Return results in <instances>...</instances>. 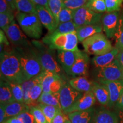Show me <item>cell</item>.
<instances>
[{"label":"cell","mask_w":123,"mask_h":123,"mask_svg":"<svg viewBox=\"0 0 123 123\" xmlns=\"http://www.w3.org/2000/svg\"><path fill=\"white\" fill-rule=\"evenodd\" d=\"M9 85L11 88L13 96L15 101L18 102H24V93L21 84L16 83L7 81Z\"/></svg>","instance_id":"35"},{"label":"cell","mask_w":123,"mask_h":123,"mask_svg":"<svg viewBox=\"0 0 123 123\" xmlns=\"http://www.w3.org/2000/svg\"><path fill=\"white\" fill-rule=\"evenodd\" d=\"M6 1L8 3L9 5L10 6V7H12V9L13 10H16V7H15V0H6Z\"/></svg>","instance_id":"49"},{"label":"cell","mask_w":123,"mask_h":123,"mask_svg":"<svg viewBox=\"0 0 123 123\" xmlns=\"http://www.w3.org/2000/svg\"><path fill=\"white\" fill-rule=\"evenodd\" d=\"M116 59H117L118 62H119L121 68L123 70V50L119 51L118 54L117 56Z\"/></svg>","instance_id":"48"},{"label":"cell","mask_w":123,"mask_h":123,"mask_svg":"<svg viewBox=\"0 0 123 123\" xmlns=\"http://www.w3.org/2000/svg\"><path fill=\"white\" fill-rule=\"evenodd\" d=\"M99 82L107 86L108 89L110 102L108 106L112 107L116 105L123 92V79L117 81H101Z\"/></svg>","instance_id":"14"},{"label":"cell","mask_w":123,"mask_h":123,"mask_svg":"<svg viewBox=\"0 0 123 123\" xmlns=\"http://www.w3.org/2000/svg\"><path fill=\"white\" fill-rule=\"evenodd\" d=\"M43 93V89L42 86V81L38 82L35 84L30 91L29 94V100H30V107L32 106L38 105V100L39 99Z\"/></svg>","instance_id":"30"},{"label":"cell","mask_w":123,"mask_h":123,"mask_svg":"<svg viewBox=\"0 0 123 123\" xmlns=\"http://www.w3.org/2000/svg\"><path fill=\"white\" fill-rule=\"evenodd\" d=\"M42 41L53 50L70 51L79 50L76 31L66 34L49 33L43 38Z\"/></svg>","instance_id":"4"},{"label":"cell","mask_w":123,"mask_h":123,"mask_svg":"<svg viewBox=\"0 0 123 123\" xmlns=\"http://www.w3.org/2000/svg\"><path fill=\"white\" fill-rule=\"evenodd\" d=\"M70 85L78 91L81 93L92 91L93 82L91 81L84 76L75 77L69 80Z\"/></svg>","instance_id":"22"},{"label":"cell","mask_w":123,"mask_h":123,"mask_svg":"<svg viewBox=\"0 0 123 123\" xmlns=\"http://www.w3.org/2000/svg\"><path fill=\"white\" fill-rule=\"evenodd\" d=\"M115 47L119 51L123 50V14L120 16L119 25L115 34Z\"/></svg>","instance_id":"33"},{"label":"cell","mask_w":123,"mask_h":123,"mask_svg":"<svg viewBox=\"0 0 123 123\" xmlns=\"http://www.w3.org/2000/svg\"><path fill=\"white\" fill-rule=\"evenodd\" d=\"M120 14L119 12H107L101 18L103 30L108 38L114 37L119 25Z\"/></svg>","instance_id":"11"},{"label":"cell","mask_w":123,"mask_h":123,"mask_svg":"<svg viewBox=\"0 0 123 123\" xmlns=\"http://www.w3.org/2000/svg\"><path fill=\"white\" fill-rule=\"evenodd\" d=\"M78 27L73 22V21L70 22L62 23L58 25L56 28L52 33L55 34H66L70 33H74L76 31Z\"/></svg>","instance_id":"32"},{"label":"cell","mask_w":123,"mask_h":123,"mask_svg":"<svg viewBox=\"0 0 123 123\" xmlns=\"http://www.w3.org/2000/svg\"><path fill=\"white\" fill-rule=\"evenodd\" d=\"M95 115V110L91 108L82 111L73 112L67 115L71 123H91Z\"/></svg>","instance_id":"17"},{"label":"cell","mask_w":123,"mask_h":123,"mask_svg":"<svg viewBox=\"0 0 123 123\" xmlns=\"http://www.w3.org/2000/svg\"><path fill=\"white\" fill-rule=\"evenodd\" d=\"M30 112L34 117L35 123H47L43 112L38 105L30 107Z\"/></svg>","instance_id":"37"},{"label":"cell","mask_w":123,"mask_h":123,"mask_svg":"<svg viewBox=\"0 0 123 123\" xmlns=\"http://www.w3.org/2000/svg\"><path fill=\"white\" fill-rule=\"evenodd\" d=\"M83 93L73 88L69 83H65L59 92V100L63 111L72 106Z\"/></svg>","instance_id":"10"},{"label":"cell","mask_w":123,"mask_h":123,"mask_svg":"<svg viewBox=\"0 0 123 123\" xmlns=\"http://www.w3.org/2000/svg\"><path fill=\"white\" fill-rule=\"evenodd\" d=\"M95 74L99 81H117L123 79V70L117 59L108 65L96 68Z\"/></svg>","instance_id":"7"},{"label":"cell","mask_w":123,"mask_h":123,"mask_svg":"<svg viewBox=\"0 0 123 123\" xmlns=\"http://www.w3.org/2000/svg\"><path fill=\"white\" fill-rule=\"evenodd\" d=\"M17 117L19 118L22 121L23 123H35L34 117L30 112V110L24 111Z\"/></svg>","instance_id":"41"},{"label":"cell","mask_w":123,"mask_h":123,"mask_svg":"<svg viewBox=\"0 0 123 123\" xmlns=\"http://www.w3.org/2000/svg\"><path fill=\"white\" fill-rule=\"evenodd\" d=\"M6 120L5 110L4 105L1 104L0 105V123H3Z\"/></svg>","instance_id":"46"},{"label":"cell","mask_w":123,"mask_h":123,"mask_svg":"<svg viewBox=\"0 0 123 123\" xmlns=\"http://www.w3.org/2000/svg\"><path fill=\"white\" fill-rule=\"evenodd\" d=\"M38 103L53 105L62 110L59 100V92L56 93L43 92L38 99Z\"/></svg>","instance_id":"26"},{"label":"cell","mask_w":123,"mask_h":123,"mask_svg":"<svg viewBox=\"0 0 123 123\" xmlns=\"http://www.w3.org/2000/svg\"><path fill=\"white\" fill-rule=\"evenodd\" d=\"M31 1L34 3L36 5L42 6L46 7L48 10H50L49 6V0H31Z\"/></svg>","instance_id":"45"},{"label":"cell","mask_w":123,"mask_h":123,"mask_svg":"<svg viewBox=\"0 0 123 123\" xmlns=\"http://www.w3.org/2000/svg\"><path fill=\"white\" fill-rule=\"evenodd\" d=\"M14 21L13 13H0V27L4 31Z\"/></svg>","instance_id":"38"},{"label":"cell","mask_w":123,"mask_h":123,"mask_svg":"<svg viewBox=\"0 0 123 123\" xmlns=\"http://www.w3.org/2000/svg\"><path fill=\"white\" fill-rule=\"evenodd\" d=\"M13 11L6 0H0V13H13Z\"/></svg>","instance_id":"43"},{"label":"cell","mask_w":123,"mask_h":123,"mask_svg":"<svg viewBox=\"0 0 123 123\" xmlns=\"http://www.w3.org/2000/svg\"><path fill=\"white\" fill-rule=\"evenodd\" d=\"M4 32L8 39L15 48L28 47L31 44L27 39L26 35L23 32L22 29H21L19 25L15 22V20L7 27Z\"/></svg>","instance_id":"9"},{"label":"cell","mask_w":123,"mask_h":123,"mask_svg":"<svg viewBox=\"0 0 123 123\" xmlns=\"http://www.w3.org/2000/svg\"><path fill=\"white\" fill-rule=\"evenodd\" d=\"M31 44L37 54L44 71L53 72L62 77L63 68L58 62L54 50L50 49L42 41L38 40H33Z\"/></svg>","instance_id":"3"},{"label":"cell","mask_w":123,"mask_h":123,"mask_svg":"<svg viewBox=\"0 0 123 123\" xmlns=\"http://www.w3.org/2000/svg\"><path fill=\"white\" fill-rule=\"evenodd\" d=\"M96 98L92 91L85 92L73 105L63 111L66 115L77 111H82L91 108L96 102Z\"/></svg>","instance_id":"13"},{"label":"cell","mask_w":123,"mask_h":123,"mask_svg":"<svg viewBox=\"0 0 123 123\" xmlns=\"http://www.w3.org/2000/svg\"><path fill=\"white\" fill-rule=\"evenodd\" d=\"M49 8L58 24L60 12L64 6V0H49Z\"/></svg>","instance_id":"34"},{"label":"cell","mask_w":123,"mask_h":123,"mask_svg":"<svg viewBox=\"0 0 123 123\" xmlns=\"http://www.w3.org/2000/svg\"><path fill=\"white\" fill-rule=\"evenodd\" d=\"M92 92L100 104L104 106L108 105L110 102V93L107 86L100 83L93 81Z\"/></svg>","instance_id":"19"},{"label":"cell","mask_w":123,"mask_h":123,"mask_svg":"<svg viewBox=\"0 0 123 123\" xmlns=\"http://www.w3.org/2000/svg\"><path fill=\"white\" fill-rule=\"evenodd\" d=\"M68 119V115L65 114L63 111H60L54 118L52 123H65Z\"/></svg>","instance_id":"42"},{"label":"cell","mask_w":123,"mask_h":123,"mask_svg":"<svg viewBox=\"0 0 123 123\" xmlns=\"http://www.w3.org/2000/svg\"><path fill=\"white\" fill-rule=\"evenodd\" d=\"M90 61L88 54L84 51L78 50L77 51L76 60L71 67L68 75L73 76H81L86 75L88 71Z\"/></svg>","instance_id":"12"},{"label":"cell","mask_w":123,"mask_h":123,"mask_svg":"<svg viewBox=\"0 0 123 123\" xmlns=\"http://www.w3.org/2000/svg\"></svg>","instance_id":"52"},{"label":"cell","mask_w":123,"mask_h":123,"mask_svg":"<svg viewBox=\"0 0 123 123\" xmlns=\"http://www.w3.org/2000/svg\"><path fill=\"white\" fill-rule=\"evenodd\" d=\"M16 9L19 12L37 14L36 5L31 0H15Z\"/></svg>","instance_id":"27"},{"label":"cell","mask_w":123,"mask_h":123,"mask_svg":"<svg viewBox=\"0 0 123 123\" xmlns=\"http://www.w3.org/2000/svg\"><path fill=\"white\" fill-rule=\"evenodd\" d=\"M84 52L98 56L109 53L115 48L107 36L102 33L92 35L81 42Z\"/></svg>","instance_id":"6"},{"label":"cell","mask_w":123,"mask_h":123,"mask_svg":"<svg viewBox=\"0 0 123 123\" xmlns=\"http://www.w3.org/2000/svg\"><path fill=\"white\" fill-rule=\"evenodd\" d=\"M93 123H119L118 114L107 110H100L95 115Z\"/></svg>","instance_id":"23"},{"label":"cell","mask_w":123,"mask_h":123,"mask_svg":"<svg viewBox=\"0 0 123 123\" xmlns=\"http://www.w3.org/2000/svg\"><path fill=\"white\" fill-rule=\"evenodd\" d=\"M38 106L41 108L46 117L47 123H52L54 118L60 111H62L57 107L53 105H46L43 104H38Z\"/></svg>","instance_id":"29"},{"label":"cell","mask_w":123,"mask_h":123,"mask_svg":"<svg viewBox=\"0 0 123 123\" xmlns=\"http://www.w3.org/2000/svg\"><path fill=\"white\" fill-rule=\"evenodd\" d=\"M15 18L25 35L29 38L38 40L42 34V26L37 14L17 12Z\"/></svg>","instance_id":"5"},{"label":"cell","mask_w":123,"mask_h":123,"mask_svg":"<svg viewBox=\"0 0 123 123\" xmlns=\"http://www.w3.org/2000/svg\"><path fill=\"white\" fill-rule=\"evenodd\" d=\"M107 12H119L123 0H105Z\"/></svg>","instance_id":"40"},{"label":"cell","mask_w":123,"mask_h":123,"mask_svg":"<svg viewBox=\"0 0 123 123\" xmlns=\"http://www.w3.org/2000/svg\"><path fill=\"white\" fill-rule=\"evenodd\" d=\"M103 27L100 24L91 25L78 27L76 30L78 41L80 42H82L87 38L92 35L101 33Z\"/></svg>","instance_id":"20"},{"label":"cell","mask_w":123,"mask_h":123,"mask_svg":"<svg viewBox=\"0 0 123 123\" xmlns=\"http://www.w3.org/2000/svg\"><path fill=\"white\" fill-rule=\"evenodd\" d=\"M119 53V50L115 47L112 51L105 54L95 56L91 60V63L96 68L103 67L111 63L116 59Z\"/></svg>","instance_id":"18"},{"label":"cell","mask_w":123,"mask_h":123,"mask_svg":"<svg viewBox=\"0 0 123 123\" xmlns=\"http://www.w3.org/2000/svg\"><path fill=\"white\" fill-rule=\"evenodd\" d=\"M0 44L3 47L4 46L7 47L9 46L8 38H7L6 35L5 34V32L1 29L0 30Z\"/></svg>","instance_id":"44"},{"label":"cell","mask_w":123,"mask_h":123,"mask_svg":"<svg viewBox=\"0 0 123 123\" xmlns=\"http://www.w3.org/2000/svg\"><path fill=\"white\" fill-rule=\"evenodd\" d=\"M77 51L57 50V58L60 65L66 73L69 72L76 60Z\"/></svg>","instance_id":"16"},{"label":"cell","mask_w":123,"mask_h":123,"mask_svg":"<svg viewBox=\"0 0 123 123\" xmlns=\"http://www.w3.org/2000/svg\"><path fill=\"white\" fill-rule=\"evenodd\" d=\"M84 6L98 13L102 14L107 12L105 0H88Z\"/></svg>","instance_id":"31"},{"label":"cell","mask_w":123,"mask_h":123,"mask_svg":"<svg viewBox=\"0 0 123 123\" xmlns=\"http://www.w3.org/2000/svg\"><path fill=\"white\" fill-rule=\"evenodd\" d=\"M43 72L38 75L37 76L32 79L27 80L23 83L21 84L24 93V102L27 105H30V100H29V94H30V91L31 90L33 86L38 83V82L42 81ZM30 107V106H29Z\"/></svg>","instance_id":"25"},{"label":"cell","mask_w":123,"mask_h":123,"mask_svg":"<svg viewBox=\"0 0 123 123\" xmlns=\"http://www.w3.org/2000/svg\"><path fill=\"white\" fill-rule=\"evenodd\" d=\"M74 13L75 10H71V9H70L64 6L63 7V9H62L59 14L58 24L59 25L60 24H62V23L67 22L73 21Z\"/></svg>","instance_id":"36"},{"label":"cell","mask_w":123,"mask_h":123,"mask_svg":"<svg viewBox=\"0 0 123 123\" xmlns=\"http://www.w3.org/2000/svg\"><path fill=\"white\" fill-rule=\"evenodd\" d=\"M65 123H71V121H70V120H69V119H68V120H67V121H66V122H65Z\"/></svg>","instance_id":"51"},{"label":"cell","mask_w":123,"mask_h":123,"mask_svg":"<svg viewBox=\"0 0 123 123\" xmlns=\"http://www.w3.org/2000/svg\"><path fill=\"white\" fill-rule=\"evenodd\" d=\"M118 116H119V123H123V111H119V113H118Z\"/></svg>","instance_id":"50"},{"label":"cell","mask_w":123,"mask_h":123,"mask_svg":"<svg viewBox=\"0 0 123 123\" xmlns=\"http://www.w3.org/2000/svg\"><path fill=\"white\" fill-rule=\"evenodd\" d=\"M88 0H64V6L73 10L84 6Z\"/></svg>","instance_id":"39"},{"label":"cell","mask_w":123,"mask_h":123,"mask_svg":"<svg viewBox=\"0 0 123 123\" xmlns=\"http://www.w3.org/2000/svg\"><path fill=\"white\" fill-rule=\"evenodd\" d=\"M14 50L19 57L27 80L35 78L44 71L39 58L32 44L28 47L15 48Z\"/></svg>","instance_id":"2"},{"label":"cell","mask_w":123,"mask_h":123,"mask_svg":"<svg viewBox=\"0 0 123 123\" xmlns=\"http://www.w3.org/2000/svg\"><path fill=\"white\" fill-rule=\"evenodd\" d=\"M4 107L5 110L6 120L13 117L17 116L24 111L30 110V108L25 103L18 102L17 101L5 104Z\"/></svg>","instance_id":"21"},{"label":"cell","mask_w":123,"mask_h":123,"mask_svg":"<svg viewBox=\"0 0 123 123\" xmlns=\"http://www.w3.org/2000/svg\"><path fill=\"white\" fill-rule=\"evenodd\" d=\"M61 77L60 75L50 71H44L42 80L43 92L50 93V87L55 80ZM62 78V77H61Z\"/></svg>","instance_id":"28"},{"label":"cell","mask_w":123,"mask_h":123,"mask_svg":"<svg viewBox=\"0 0 123 123\" xmlns=\"http://www.w3.org/2000/svg\"><path fill=\"white\" fill-rule=\"evenodd\" d=\"M103 14L96 13L85 6L75 10L73 22L78 27L91 25L100 24Z\"/></svg>","instance_id":"8"},{"label":"cell","mask_w":123,"mask_h":123,"mask_svg":"<svg viewBox=\"0 0 123 123\" xmlns=\"http://www.w3.org/2000/svg\"><path fill=\"white\" fill-rule=\"evenodd\" d=\"M13 93L7 81L1 79V86H0V103L1 104L10 103L15 101Z\"/></svg>","instance_id":"24"},{"label":"cell","mask_w":123,"mask_h":123,"mask_svg":"<svg viewBox=\"0 0 123 123\" xmlns=\"http://www.w3.org/2000/svg\"><path fill=\"white\" fill-rule=\"evenodd\" d=\"M37 15L41 24L47 30L49 33H52L58 26L57 23L54 17L53 14L50 10L42 6L36 5Z\"/></svg>","instance_id":"15"},{"label":"cell","mask_w":123,"mask_h":123,"mask_svg":"<svg viewBox=\"0 0 123 123\" xmlns=\"http://www.w3.org/2000/svg\"><path fill=\"white\" fill-rule=\"evenodd\" d=\"M115 105H116V108L119 111H123V92L122 94H121V96L120 97L119 100H118Z\"/></svg>","instance_id":"47"},{"label":"cell","mask_w":123,"mask_h":123,"mask_svg":"<svg viewBox=\"0 0 123 123\" xmlns=\"http://www.w3.org/2000/svg\"><path fill=\"white\" fill-rule=\"evenodd\" d=\"M1 78L10 82L22 84L27 80L14 49L4 50L0 56Z\"/></svg>","instance_id":"1"}]
</instances>
